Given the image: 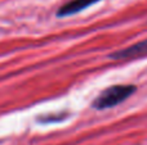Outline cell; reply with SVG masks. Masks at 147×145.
<instances>
[{
	"instance_id": "obj_1",
	"label": "cell",
	"mask_w": 147,
	"mask_h": 145,
	"mask_svg": "<svg viewBox=\"0 0 147 145\" xmlns=\"http://www.w3.org/2000/svg\"><path fill=\"white\" fill-rule=\"evenodd\" d=\"M136 90L137 87L130 84H119L110 86L99 92L98 96L92 102V107L98 110L114 108L132 96Z\"/></svg>"
},
{
	"instance_id": "obj_2",
	"label": "cell",
	"mask_w": 147,
	"mask_h": 145,
	"mask_svg": "<svg viewBox=\"0 0 147 145\" xmlns=\"http://www.w3.org/2000/svg\"><path fill=\"white\" fill-rule=\"evenodd\" d=\"M143 57H147V39L110 54V58L114 61H127V59H137Z\"/></svg>"
},
{
	"instance_id": "obj_3",
	"label": "cell",
	"mask_w": 147,
	"mask_h": 145,
	"mask_svg": "<svg viewBox=\"0 0 147 145\" xmlns=\"http://www.w3.org/2000/svg\"><path fill=\"white\" fill-rule=\"evenodd\" d=\"M99 0H69L67 3H65L63 5L57 9L56 15L59 18L63 17H70V15H74L76 13L81 12V10L89 8L90 5L98 3Z\"/></svg>"
}]
</instances>
